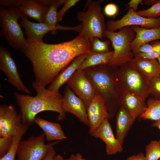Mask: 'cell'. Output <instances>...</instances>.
I'll list each match as a JSON object with an SVG mask.
<instances>
[{"label":"cell","instance_id":"cell-1","mask_svg":"<svg viewBox=\"0 0 160 160\" xmlns=\"http://www.w3.org/2000/svg\"><path fill=\"white\" fill-rule=\"evenodd\" d=\"M90 52L89 39L80 34L70 41L53 44L26 39L23 52L31 62L35 81L45 87L76 57Z\"/></svg>","mask_w":160,"mask_h":160},{"label":"cell","instance_id":"cell-2","mask_svg":"<svg viewBox=\"0 0 160 160\" xmlns=\"http://www.w3.org/2000/svg\"><path fill=\"white\" fill-rule=\"evenodd\" d=\"M32 87L36 95L31 96L16 92L14 95L17 103L20 108L22 123L30 127L34 123L36 116L39 113L46 111L57 112V119L63 121L65 118L66 112L62 106L63 96L59 92L51 91L35 81Z\"/></svg>","mask_w":160,"mask_h":160},{"label":"cell","instance_id":"cell-3","mask_svg":"<svg viewBox=\"0 0 160 160\" xmlns=\"http://www.w3.org/2000/svg\"><path fill=\"white\" fill-rule=\"evenodd\" d=\"M119 67L108 64L90 67L83 70L93 85L97 94L104 100L109 119L115 117L121 107V92L116 82Z\"/></svg>","mask_w":160,"mask_h":160},{"label":"cell","instance_id":"cell-4","mask_svg":"<svg viewBox=\"0 0 160 160\" xmlns=\"http://www.w3.org/2000/svg\"><path fill=\"white\" fill-rule=\"evenodd\" d=\"M103 0H88L84 11H78L77 17L81 23L82 28L79 34L85 36L89 40L97 37L102 40L106 31L104 15L101 6Z\"/></svg>","mask_w":160,"mask_h":160},{"label":"cell","instance_id":"cell-5","mask_svg":"<svg viewBox=\"0 0 160 160\" xmlns=\"http://www.w3.org/2000/svg\"><path fill=\"white\" fill-rule=\"evenodd\" d=\"M149 81V79L137 69L131 62L119 67L116 82L121 92H127L146 99L150 95Z\"/></svg>","mask_w":160,"mask_h":160},{"label":"cell","instance_id":"cell-6","mask_svg":"<svg viewBox=\"0 0 160 160\" xmlns=\"http://www.w3.org/2000/svg\"><path fill=\"white\" fill-rule=\"evenodd\" d=\"M27 17L21 12L19 7L5 8H0V24L1 32L9 44L13 48L19 49L23 52L26 39L18 20Z\"/></svg>","mask_w":160,"mask_h":160},{"label":"cell","instance_id":"cell-7","mask_svg":"<svg viewBox=\"0 0 160 160\" xmlns=\"http://www.w3.org/2000/svg\"><path fill=\"white\" fill-rule=\"evenodd\" d=\"M135 35L130 26L123 27L117 32L106 30L105 37L110 41L113 48L110 64L119 67L126 63L131 62L134 55L130 45Z\"/></svg>","mask_w":160,"mask_h":160},{"label":"cell","instance_id":"cell-8","mask_svg":"<svg viewBox=\"0 0 160 160\" xmlns=\"http://www.w3.org/2000/svg\"><path fill=\"white\" fill-rule=\"evenodd\" d=\"M45 140L44 134L42 133L21 140L18 147L16 160H41L49 149L60 141L57 140L46 144Z\"/></svg>","mask_w":160,"mask_h":160},{"label":"cell","instance_id":"cell-9","mask_svg":"<svg viewBox=\"0 0 160 160\" xmlns=\"http://www.w3.org/2000/svg\"><path fill=\"white\" fill-rule=\"evenodd\" d=\"M130 26H138L146 29L159 28L160 17L156 19L147 18L138 15L133 9H129L120 19L109 20L106 24V31L112 32Z\"/></svg>","mask_w":160,"mask_h":160},{"label":"cell","instance_id":"cell-10","mask_svg":"<svg viewBox=\"0 0 160 160\" xmlns=\"http://www.w3.org/2000/svg\"><path fill=\"white\" fill-rule=\"evenodd\" d=\"M0 69L5 74L11 85L18 91L27 94L31 93L20 78L16 64L11 53L3 47H0Z\"/></svg>","mask_w":160,"mask_h":160},{"label":"cell","instance_id":"cell-11","mask_svg":"<svg viewBox=\"0 0 160 160\" xmlns=\"http://www.w3.org/2000/svg\"><path fill=\"white\" fill-rule=\"evenodd\" d=\"M67 83L83 100L87 108L97 94L93 85L84 71H76Z\"/></svg>","mask_w":160,"mask_h":160},{"label":"cell","instance_id":"cell-12","mask_svg":"<svg viewBox=\"0 0 160 160\" xmlns=\"http://www.w3.org/2000/svg\"><path fill=\"white\" fill-rule=\"evenodd\" d=\"M22 124L21 114L12 104L0 105V137L14 136Z\"/></svg>","mask_w":160,"mask_h":160},{"label":"cell","instance_id":"cell-13","mask_svg":"<svg viewBox=\"0 0 160 160\" xmlns=\"http://www.w3.org/2000/svg\"><path fill=\"white\" fill-rule=\"evenodd\" d=\"M62 108L66 113H70L89 127L87 108L83 100L77 97L67 85L65 88L62 99Z\"/></svg>","mask_w":160,"mask_h":160},{"label":"cell","instance_id":"cell-14","mask_svg":"<svg viewBox=\"0 0 160 160\" xmlns=\"http://www.w3.org/2000/svg\"><path fill=\"white\" fill-rule=\"evenodd\" d=\"M109 120L108 118L105 119L90 135L100 138L104 142L106 154L110 156L121 152L123 148L115 136Z\"/></svg>","mask_w":160,"mask_h":160},{"label":"cell","instance_id":"cell-15","mask_svg":"<svg viewBox=\"0 0 160 160\" xmlns=\"http://www.w3.org/2000/svg\"><path fill=\"white\" fill-rule=\"evenodd\" d=\"M87 112L89 122V132L90 135L105 119H108L107 108L103 98L97 94L87 108Z\"/></svg>","mask_w":160,"mask_h":160},{"label":"cell","instance_id":"cell-16","mask_svg":"<svg viewBox=\"0 0 160 160\" xmlns=\"http://www.w3.org/2000/svg\"><path fill=\"white\" fill-rule=\"evenodd\" d=\"M146 99L139 95L124 91L121 92V106L125 109L133 119L139 117L147 108Z\"/></svg>","mask_w":160,"mask_h":160},{"label":"cell","instance_id":"cell-17","mask_svg":"<svg viewBox=\"0 0 160 160\" xmlns=\"http://www.w3.org/2000/svg\"><path fill=\"white\" fill-rule=\"evenodd\" d=\"M88 53L81 55L76 57L68 65L57 75L54 80L48 87V90L56 92H59L60 88L67 83L86 58Z\"/></svg>","mask_w":160,"mask_h":160},{"label":"cell","instance_id":"cell-18","mask_svg":"<svg viewBox=\"0 0 160 160\" xmlns=\"http://www.w3.org/2000/svg\"><path fill=\"white\" fill-rule=\"evenodd\" d=\"M20 22L25 30L27 39L38 42L43 41V38L47 33H56L57 30L44 23H35L29 20L27 17L21 18Z\"/></svg>","mask_w":160,"mask_h":160},{"label":"cell","instance_id":"cell-19","mask_svg":"<svg viewBox=\"0 0 160 160\" xmlns=\"http://www.w3.org/2000/svg\"><path fill=\"white\" fill-rule=\"evenodd\" d=\"M131 26L136 34L130 45L133 53L136 52L142 45L160 40V27L146 29L138 26Z\"/></svg>","mask_w":160,"mask_h":160},{"label":"cell","instance_id":"cell-20","mask_svg":"<svg viewBox=\"0 0 160 160\" xmlns=\"http://www.w3.org/2000/svg\"><path fill=\"white\" fill-rule=\"evenodd\" d=\"M20 11L40 23H44V15L49 6L42 0H23L18 7Z\"/></svg>","mask_w":160,"mask_h":160},{"label":"cell","instance_id":"cell-21","mask_svg":"<svg viewBox=\"0 0 160 160\" xmlns=\"http://www.w3.org/2000/svg\"><path fill=\"white\" fill-rule=\"evenodd\" d=\"M116 116V137L123 145L127 133L135 121L129 113L121 106Z\"/></svg>","mask_w":160,"mask_h":160},{"label":"cell","instance_id":"cell-22","mask_svg":"<svg viewBox=\"0 0 160 160\" xmlns=\"http://www.w3.org/2000/svg\"><path fill=\"white\" fill-rule=\"evenodd\" d=\"M34 123L36 124L43 131L46 140L47 141H61L67 137L59 123L49 121L39 117H36Z\"/></svg>","mask_w":160,"mask_h":160},{"label":"cell","instance_id":"cell-23","mask_svg":"<svg viewBox=\"0 0 160 160\" xmlns=\"http://www.w3.org/2000/svg\"><path fill=\"white\" fill-rule=\"evenodd\" d=\"M131 62L149 80L160 76V65L156 59L134 57Z\"/></svg>","mask_w":160,"mask_h":160},{"label":"cell","instance_id":"cell-24","mask_svg":"<svg viewBox=\"0 0 160 160\" xmlns=\"http://www.w3.org/2000/svg\"><path fill=\"white\" fill-rule=\"evenodd\" d=\"M65 0H51L48 9L44 17V23L49 25L57 31L73 30L79 32L80 27L79 25L73 27H64L57 23V9L60 5L64 4Z\"/></svg>","mask_w":160,"mask_h":160},{"label":"cell","instance_id":"cell-25","mask_svg":"<svg viewBox=\"0 0 160 160\" xmlns=\"http://www.w3.org/2000/svg\"><path fill=\"white\" fill-rule=\"evenodd\" d=\"M113 51L106 53H98L90 52L88 53L78 70L83 71L92 66L109 64L113 56Z\"/></svg>","mask_w":160,"mask_h":160},{"label":"cell","instance_id":"cell-26","mask_svg":"<svg viewBox=\"0 0 160 160\" xmlns=\"http://www.w3.org/2000/svg\"><path fill=\"white\" fill-rule=\"evenodd\" d=\"M146 103V110L139 118L154 121L160 119V99L150 98Z\"/></svg>","mask_w":160,"mask_h":160},{"label":"cell","instance_id":"cell-27","mask_svg":"<svg viewBox=\"0 0 160 160\" xmlns=\"http://www.w3.org/2000/svg\"><path fill=\"white\" fill-rule=\"evenodd\" d=\"M30 126L25 124H22L17 132L13 136L12 142L9 149L0 160H16L18 147L23 136L28 131Z\"/></svg>","mask_w":160,"mask_h":160},{"label":"cell","instance_id":"cell-28","mask_svg":"<svg viewBox=\"0 0 160 160\" xmlns=\"http://www.w3.org/2000/svg\"><path fill=\"white\" fill-rule=\"evenodd\" d=\"M91 52L104 53L110 51L109 47L111 41L109 40L103 41L97 37H94L89 39Z\"/></svg>","mask_w":160,"mask_h":160},{"label":"cell","instance_id":"cell-29","mask_svg":"<svg viewBox=\"0 0 160 160\" xmlns=\"http://www.w3.org/2000/svg\"><path fill=\"white\" fill-rule=\"evenodd\" d=\"M145 156L146 160L160 159V140H152L146 146Z\"/></svg>","mask_w":160,"mask_h":160},{"label":"cell","instance_id":"cell-30","mask_svg":"<svg viewBox=\"0 0 160 160\" xmlns=\"http://www.w3.org/2000/svg\"><path fill=\"white\" fill-rule=\"evenodd\" d=\"M136 12L138 15L148 18L156 19L160 17V0H156L148 9L140 10Z\"/></svg>","mask_w":160,"mask_h":160},{"label":"cell","instance_id":"cell-31","mask_svg":"<svg viewBox=\"0 0 160 160\" xmlns=\"http://www.w3.org/2000/svg\"><path fill=\"white\" fill-rule=\"evenodd\" d=\"M150 43L153 46V49L151 52L146 53H134V57L156 59L160 56V40L152 41Z\"/></svg>","mask_w":160,"mask_h":160},{"label":"cell","instance_id":"cell-32","mask_svg":"<svg viewBox=\"0 0 160 160\" xmlns=\"http://www.w3.org/2000/svg\"><path fill=\"white\" fill-rule=\"evenodd\" d=\"M149 92L153 97L160 99V76L149 80Z\"/></svg>","mask_w":160,"mask_h":160},{"label":"cell","instance_id":"cell-33","mask_svg":"<svg viewBox=\"0 0 160 160\" xmlns=\"http://www.w3.org/2000/svg\"><path fill=\"white\" fill-rule=\"evenodd\" d=\"M13 136L0 137V158L3 157L9 149Z\"/></svg>","mask_w":160,"mask_h":160},{"label":"cell","instance_id":"cell-34","mask_svg":"<svg viewBox=\"0 0 160 160\" xmlns=\"http://www.w3.org/2000/svg\"><path fill=\"white\" fill-rule=\"evenodd\" d=\"M79 0H65L64 5L61 9L58 12L57 21H61L65 13L70 8L75 6L79 1Z\"/></svg>","mask_w":160,"mask_h":160},{"label":"cell","instance_id":"cell-35","mask_svg":"<svg viewBox=\"0 0 160 160\" xmlns=\"http://www.w3.org/2000/svg\"><path fill=\"white\" fill-rule=\"evenodd\" d=\"M119 9L115 4L110 3L106 4L104 8V12L107 16L112 17L115 16L118 13Z\"/></svg>","mask_w":160,"mask_h":160},{"label":"cell","instance_id":"cell-36","mask_svg":"<svg viewBox=\"0 0 160 160\" xmlns=\"http://www.w3.org/2000/svg\"><path fill=\"white\" fill-rule=\"evenodd\" d=\"M23 0H1L0 4L2 6L9 7L11 8L19 7L22 4Z\"/></svg>","mask_w":160,"mask_h":160},{"label":"cell","instance_id":"cell-37","mask_svg":"<svg viewBox=\"0 0 160 160\" xmlns=\"http://www.w3.org/2000/svg\"><path fill=\"white\" fill-rule=\"evenodd\" d=\"M153 46L151 43H145L142 45L136 52L134 53H146L151 52L153 49Z\"/></svg>","mask_w":160,"mask_h":160},{"label":"cell","instance_id":"cell-38","mask_svg":"<svg viewBox=\"0 0 160 160\" xmlns=\"http://www.w3.org/2000/svg\"><path fill=\"white\" fill-rule=\"evenodd\" d=\"M143 0H131L126 5L127 9H132L135 12L137 11L139 4H143Z\"/></svg>","mask_w":160,"mask_h":160},{"label":"cell","instance_id":"cell-39","mask_svg":"<svg viewBox=\"0 0 160 160\" xmlns=\"http://www.w3.org/2000/svg\"><path fill=\"white\" fill-rule=\"evenodd\" d=\"M56 155L55 150L53 146L51 147L41 160H53Z\"/></svg>","mask_w":160,"mask_h":160},{"label":"cell","instance_id":"cell-40","mask_svg":"<svg viewBox=\"0 0 160 160\" xmlns=\"http://www.w3.org/2000/svg\"><path fill=\"white\" fill-rule=\"evenodd\" d=\"M127 160H146L145 155L142 153H140L128 157Z\"/></svg>","mask_w":160,"mask_h":160},{"label":"cell","instance_id":"cell-41","mask_svg":"<svg viewBox=\"0 0 160 160\" xmlns=\"http://www.w3.org/2000/svg\"><path fill=\"white\" fill-rule=\"evenodd\" d=\"M75 155L71 154L69 157L64 158L60 154L56 155L53 160H74Z\"/></svg>","mask_w":160,"mask_h":160},{"label":"cell","instance_id":"cell-42","mask_svg":"<svg viewBox=\"0 0 160 160\" xmlns=\"http://www.w3.org/2000/svg\"><path fill=\"white\" fill-rule=\"evenodd\" d=\"M74 160H88L83 158L81 154L79 153L75 155Z\"/></svg>","mask_w":160,"mask_h":160},{"label":"cell","instance_id":"cell-43","mask_svg":"<svg viewBox=\"0 0 160 160\" xmlns=\"http://www.w3.org/2000/svg\"><path fill=\"white\" fill-rule=\"evenodd\" d=\"M156 1V0H143V3L147 6L152 5Z\"/></svg>","mask_w":160,"mask_h":160},{"label":"cell","instance_id":"cell-44","mask_svg":"<svg viewBox=\"0 0 160 160\" xmlns=\"http://www.w3.org/2000/svg\"><path fill=\"white\" fill-rule=\"evenodd\" d=\"M151 126L157 128L160 131V119L154 121Z\"/></svg>","mask_w":160,"mask_h":160},{"label":"cell","instance_id":"cell-45","mask_svg":"<svg viewBox=\"0 0 160 160\" xmlns=\"http://www.w3.org/2000/svg\"><path fill=\"white\" fill-rule=\"evenodd\" d=\"M160 65V56L158 57L156 59Z\"/></svg>","mask_w":160,"mask_h":160},{"label":"cell","instance_id":"cell-46","mask_svg":"<svg viewBox=\"0 0 160 160\" xmlns=\"http://www.w3.org/2000/svg\"><path fill=\"white\" fill-rule=\"evenodd\" d=\"M159 160H160V159H159Z\"/></svg>","mask_w":160,"mask_h":160}]
</instances>
